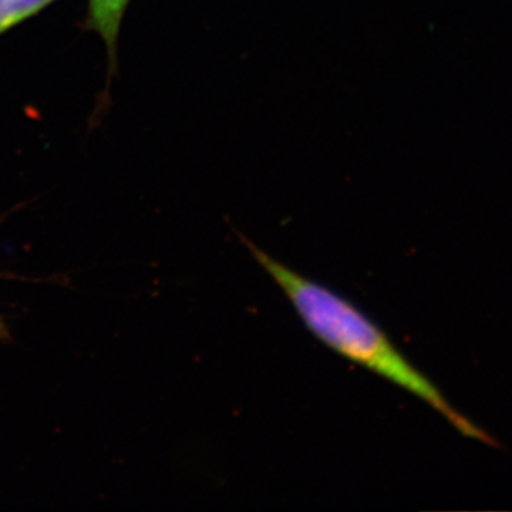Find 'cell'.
<instances>
[{"label": "cell", "instance_id": "obj_1", "mask_svg": "<svg viewBox=\"0 0 512 512\" xmlns=\"http://www.w3.org/2000/svg\"><path fill=\"white\" fill-rule=\"evenodd\" d=\"M245 247L258 265L274 279L292 303L306 328L333 352L356 365L365 367L387 382L412 393L433 407L461 434L488 443L487 434L464 419L448 404L436 384L431 383L406 356L396 348L392 339L359 311L348 299L312 281L282 264L278 259L242 237Z\"/></svg>", "mask_w": 512, "mask_h": 512}, {"label": "cell", "instance_id": "obj_2", "mask_svg": "<svg viewBox=\"0 0 512 512\" xmlns=\"http://www.w3.org/2000/svg\"><path fill=\"white\" fill-rule=\"evenodd\" d=\"M130 0H89L87 26L99 33L111 59L116 56L117 39Z\"/></svg>", "mask_w": 512, "mask_h": 512}, {"label": "cell", "instance_id": "obj_3", "mask_svg": "<svg viewBox=\"0 0 512 512\" xmlns=\"http://www.w3.org/2000/svg\"><path fill=\"white\" fill-rule=\"evenodd\" d=\"M53 0H0V35L45 9Z\"/></svg>", "mask_w": 512, "mask_h": 512}, {"label": "cell", "instance_id": "obj_4", "mask_svg": "<svg viewBox=\"0 0 512 512\" xmlns=\"http://www.w3.org/2000/svg\"><path fill=\"white\" fill-rule=\"evenodd\" d=\"M8 335V329H6L5 323L0 320V338H6Z\"/></svg>", "mask_w": 512, "mask_h": 512}]
</instances>
